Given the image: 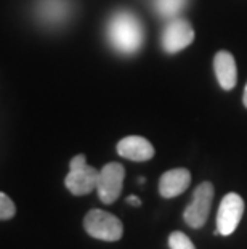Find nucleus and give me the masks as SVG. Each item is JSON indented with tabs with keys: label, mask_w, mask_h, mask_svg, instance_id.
Instances as JSON below:
<instances>
[{
	"label": "nucleus",
	"mask_w": 247,
	"mask_h": 249,
	"mask_svg": "<svg viewBox=\"0 0 247 249\" xmlns=\"http://www.w3.org/2000/svg\"><path fill=\"white\" fill-rule=\"evenodd\" d=\"M108 40L119 53L133 55L145 42V29L135 13L127 10L115 12L108 21Z\"/></svg>",
	"instance_id": "nucleus-1"
},
{
	"label": "nucleus",
	"mask_w": 247,
	"mask_h": 249,
	"mask_svg": "<svg viewBox=\"0 0 247 249\" xmlns=\"http://www.w3.org/2000/svg\"><path fill=\"white\" fill-rule=\"evenodd\" d=\"M83 229L92 238L114 243L124 235V225L117 217L103 209H92L83 219Z\"/></svg>",
	"instance_id": "nucleus-2"
},
{
	"label": "nucleus",
	"mask_w": 247,
	"mask_h": 249,
	"mask_svg": "<svg viewBox=\"0 0 247 249\" xmlns=\"http://www.w3.org/2000/svg\"><path fill=\"white\" fill-rule=\"evenodd\" d=\"M99 171L93 166H88L83 155H77L69 162V174L65 178L66 188L72 195L83 196L97 190Z\"/></svg>",
	"instance_id": "nucleus-3"
},
{
	"label": "nucleus",
	"mask_w": 247,
	"mask_h": 249,
	"mask_svg": "<svg viewBox=\"0 0 247 249\" xmlns=\"http://www.w3.org/2000/svg\"><path fill=\"white\" fill-rule=\"evenodd\" d=\"M214 199V185L210 182H202L198 185L193 193L191 203L183 213V219H185L186 225L191 229H201L207 222V217L210 213V206H212Z\"/></svg>",
	"instance_id": "nucleus-4"
},
{
	"label": "nucleus",
	"mask_w": 247,
	"mask_h": 249,
	"mask_svg": "<svg viewBox=\"0 0 247 249\" xmlns=\"http://www.w3.org/2000/svg\"><path fill=\"white\" fill-rule=\"evenodd\" d=\"M244 214V199L238 193H228L220 203L217 213V230L215 235L230 236L238 229Z\"/></svg>",
	"instance_id": "nucleus-5"
},
{
	"label": "nucleus",
	"mask_w": 247,
	"mask_h": 249,
	"mask_svg": "<svg viewBox=\"0 0 247 249\" xmlns=\"http://www.w3.org/2000/svg\"><path fill=\"white\" fill-rule=\"evenodd\" d=\"M124 177H125V169L119 162H109L99 171L97 192H98V198L104 204H113L119 198L120 192H122Z\"/></svg>",
	"instance_id": "nucleus-6"
},
{
	"label": "nucleus",
	"mask_w": 247,
	"mask_h": 249,
	"mask_svg": "<svg viewBox=\"0 0 247 249\" xmlns=\"http://www.w3.org/2000/svg\"><path fill=\"white\" fill-rule=\"evenodd\" d=\"M194 40V31L185 18H172L162 33V47L167 53H177Z\"/></svg>",
	"instance_id": "nucleus-7"
},
{
	"label": "nucleus",
	"mask_w": 247,
	"mask_h": 249,
	"mask_svg": "<svg viewBox=\"0 0 247 249\" xmlns=\"http://www.w3.org/2000/svg\"><path fill=\"white\" fill-rule=\"evenodd\" d=\"M117 153L130 161H149L154 156V146L145 137L130 135L117 143Z\"/></svg>",
	"instance_id": "nucleus-8"
},
{
	"label": "nucleus",
	"mask_w": 247,
	"mask_h": 249,
	"mask_svg": "<svg viewBox=\"0 0 247 249\" xmlns=\"http://www.w3.org/2000/svg\"><path fill=\"white\" fill-rule=\"evenodd\" d=\"M191 183V172L188 169L178 167L170 169L162 174L159 180V193L162 198H175V196L186 192Z\"/></svg>",
	"instance_id": "nucleus-9"
},
{
	"label": "nucleus",
	"mask_w": 247,
	"mask_h": 249,
	"mask_svg": "<svg viewBox=\"0 0 247 249\" xmlns=\"http://www.w3.org/2000/svg\"><path fill=\"white\" fill-rule=\"evenodd\" d=\"M214 71L218 84L225 90L234 89L238 82V70H236L234 56L227 50H220L214 58Z\"/></svg>",
	"instance_id": "nucleus-10"
},
{
	"label": "nucleus",
	"mask_w": 247,
	"mask_h": 249,
	"mask_svg": "<svg viewBox=\"0 0 247 249\" xmlns=\"http://www.w3.org/2000/svg\"><path fill=\"white\" fill-rule=\"evenodd\" d=\"M39 15L47 23H61L69 13V2L67 0H40Z\"/></svg>",
	"instance_id": "nucleus-11"
},
{
	"label": "nucleus",
	"mask_w": 247,
	"mask_h": 249,
	"mask_svg": "<svg viewBox=\"0 0 247 249\" xmlns=\"http://www.w3.org/2000/svg\"><path fill=\"white\" fill-rule=\"evenodd\" d=\"M188 0H154L156 13H159L162 18H177V15L186 7Z\"/></svg>",
	"instance_id": "nucleus-12"
},
{
	"label": "nucleus",
	"mask_w": 247,
	"mask_h": 249,
	"mask_svg": "<svg viewBox=\"0 0 247 249\" xmlns=\"http://www.w3.org/2000/svg\"><path fill=\"white\" fill-rule=\"evenodd\" d=\"M169 248L170 249H196L193 245V241L188 238L185 233L181 231H173L169 236Z\"/></svg>",
	"instance_id": "nucleus-13"
},
{
	"label": "nucleus",
	"mask_w": 247,
	"mask_h": 249,
	"mask_svg": "<svg viewBox=\"0 0 247 249\" xmlns=\"http://www.w3.org/2000/svg\"><path fill=\"white\" fill-rule=\"evenodd\" d=\"M16 214V206L8 195L0 192V220H8Z\"/></svg>",
	"instance_id": "nucleus-14"
},
{
	"label": "nucleus",
	"mask_w": 247,
	"mask_h": 249,
	"mask_svg": "<svg viewBox=\"0 0 247 249\" xmlns=\"http://www.w3.org/2000/svg\"><path fill=\"white\" fill-rule=\"evenodd\" d=\"M127 203H129V204H132V206H136V208H138V206H141V199H140V198H136V196H129V198H127Z\"/></svg>",
	"instance_id": "nucleus-15"
},
{
	"label": "nucleus",
	"mask_w": 247,
	"mask_h": 249,
	"mask_svg": "<svg viewBox=\"0 0 247 249\" xmlns=\"http://www.w3.org/2000/svg\"><path fill=\"white\" fill-rule=\"evenodd\" d=\"M244 107L247 108V84H246V89H244Z\"/></svg>",
	"instance_id": "nucleus-16"
}]
</instances>
